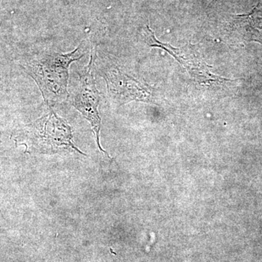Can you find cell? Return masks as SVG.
Wrapping results in <instances>:
<instances>
[{"label": "cell", "instance_id": "cell-5", "mask_svg": "<svg viewBox=\"0 0 262 262\" xmlns=\"http://www.w3.org/2000/svg\"><path fill=\"white\" fill-rule=\"evenodd\" d=\"M103 75L107 84L108 97L115 103L125 104L132 101L154 102V94L151 87L123 73L119 69H108L103 71Z\"/></svg>", "mask_w": 262, "mask_h": 262}, {"label": "cell", "instance_id": "cell-1", "mask_svg": "<svg viewBox=\"0 0 262 262\" xmlns=\"http://www.w3.org/2000/svg\"><path fill=\"white\" fill-rule=\"evenodd\" d=\"M84 56L79 46L70 53H43L28 62L24 70L39 86L45 101L48 103L58 102L69 97V70L72 62Z\"/></svg>", "mask_w": 262, "mask_h": 262}, {"label": "cell", "instance_id": "cell-2", "mask_svg": "<svg viewBox=\"0 0 262 262\" xmlns=\"http://www.w3.org/2000/svg\"><path fill=\"white\" fill-rule=\"evenodd\" d=\"M27 147L41 154H54L63 151H77L72 141V127L53 110L31 125L27 131Z\"/></svg>", "mask_w": 262, "mask_h": 262}, {"label": "cell", "instance_id": "cell-4", "mask_svg": "<svg viewBox=\"0 0 262 262\" xmlns=\"http://www.w3.org/2000/svg\"><path fill=\"white\" fill-rule=\"evenodd\" d=\"M96 53L94 48H91V59L88 65V70L81 76L78 87L75 90L70 97L72 106L78 110L82 116L89 120L96 136V142L101 152L104 153L108 158L111 157L100 144V131H101V120L98 113V104L100 101V93L96 89L95 80V61Z\"/></svg>", "mask_w": 262, "mask_h": 262}, {"label": "cell", "instance_id": "cell-3", "mask_svg": "<svg viewBox=\"0 0 262 262\" xmlns=\"http://www.w3.org/2000/svg\"><path fill=\"white\" fill-rule=\"evenodd\" d=\"M146 42L150 47L162 48L168 52L169 54L177 60L182 67L187 70L188 73L192 77L196 83L203 86H222L228 83L232 80H226L223 77L213 75L210 71V67L206 64L200 53L196 51L193 46H186L181 48L172 47L170 45L160 42L157 39L155 33L149 26L146 27L144 34Z\"/></svg>", "mask_w": 262, "mask_h": 262}, {"label": "cell", "instance_id": "cell-6", "mask_svg": "<svg viewBox=\"0 0 262 262\" xmlns=\"http://www.w3.org/2000/svg\"><path fill=\"white\" fill-rule=\"evenodd\" d=\"M232 28L246 42L262 45V3H258L249 14L234 16Z\"/></svg>", "mask_w": 262, "mask_h": 262}]
</instances>
